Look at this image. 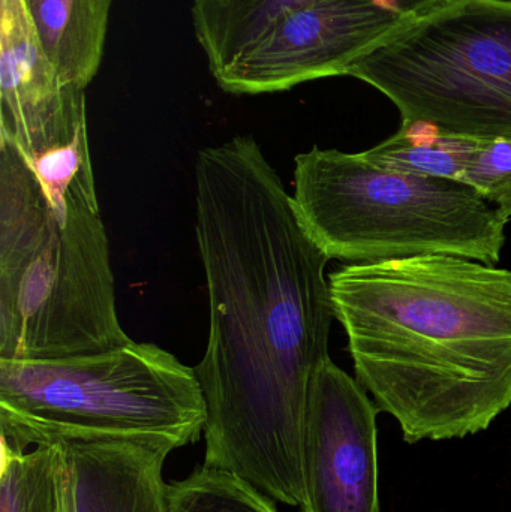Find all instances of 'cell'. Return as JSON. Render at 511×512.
I'll return each instance as SVG.
<instances>
[{
  "label": "cell",
  "mask_w": 511,
  "mask_h": 512,
  "mask_svg": "<svg viewBox=\"0 0 511 512\" xmlns=\"http://www.w3.org/2000/svg\"><path fill=\"white\" fill-rule=\"evenodd\" d=\"M56 445V444H54ZM69 512H167V439L57 442Z\"/></svg>",
  "instance_id": "9"
},
{
  "label": "cell",
  "mask_w": 511,
  "mask_h": 512,
  "mask_svg": "<svg viewBox=\"0 0 511 512\" xmlns=\"http://www.w3.org/2000/svg\"><path fill=\"white\" fill-rule=\"evenodd\" d=\"M293 203L324 254L353 264L456 255L494 265L509 222L467 183L318 147L296 156Z\"/></svg>",
  "instance_id": "5"
},
{
  "label": "cell",
  "mask_w": 511,
  "mask_h": 512,
  "mask_svg": "<svg viewBox=\"0 0 511 512\" xmlns=\"http://www.w3.org/2000/svg\"><path fill=\"white\" fill-rule=\"evenodd\" d=\"M167 512H279L273 499L234 472L200 466L167 484Z\"/></svg>",
  "instance_id": "15"
},
{
  "label": "cell",
  "mask_w": 511,
  "mask_h": 512,
  "mask_svg": "<svg viewBox=\"0 0 511 512\" xmlns=\"http://www.w3.org/2000/svg\"><path fill=\"white\" fill-rule=\"evenodd\" d=\"M414 18L377 0H318L279 17L212 77L225 93L242 96L347 75Z\"/></svg>",
  "instance_id": "7"
},
{
  "label": "cell",
  "mask_w": 511,
  "mask_h": 512,
  "mask_svg": "<svg viewBox=\"0 0 511 512\" xmlns=\"http://www.w3.org/2000/svg\"><path fill=\"white\" fill-rule=\"evenodd\" d=\"M195 209L210 321L194 367L206 403L203 465L300 507L309 396L335 319L330 258L249 135L198 153Z\"/></svg>",
  "instance_id": "1"
},
{
  "label": "cell",
  "mask_w": 511,
  "mask_h": 512,
  "mask_svg": "<svg viewBox=\"0 0 511 512\" xmlns=\"http://www.w3.org/2000/svg\"><path fill=\"white\" fill-rule=\"evenodd\" d=\"M357 381L404 441L489 429L511 406V271L456 255L348 264L329 276Z\"/></svg>",
  "instance_id": "2"
},
{
  "label": "cell",
  "mask_w": 511,
  "mask_h": 512,
  "mask_svg": "<svg viewBox=\"0 0 511 512\" xmlns=\"http://www.w3.org/2000/svg\"><path fill=\"white\" fill-rule=\"evenodd\" d=\"M479 141L447 134L425 122L402 123L393 137L362 152V156L377 167L462 182Z\"/></svg>",
  "instance_id": "13"
},
{
  "label": "cell",
  "mask_w": 511,
  "mask_h": 512,
  "mask_svg": "<svg viewBox=\"0 0 511 512\" xmlns=\"http://www.w3.org/2000/svg\"><path fill=\"white\" fill-rule=\"evenodd\" d=\"M318 0H192L195 39L210 74L243 53L279 17ZM411 17H422L449 0H377Z\"/></svg>",
  "instance_id": "12"
},
{
  "label": "cell",
  "mask_w": 511,
  "mask_h": 512,
  "mask_svg": "<svg viewBox=\"0 0 511 512\" xmlns=\"http://www.w3.org/2000/svg\"><path fill=\"white\" fill-rule=\"evenodd\" d=\"M206 403L195 369L153 343L98 354L0 358V442L14 451L62 441L167 439L195 444Z\"/></svg>",
  "instance_id": "4"
},
{
  "label": "cell",
  "mask_w": 511,
  "mask_h": 512,
  "mask_svg": "<svg viewBox=\"0 0 511 512\" xmlns=\"http://www.w3.org/2000/svg\"><path fill=\"white\" fill-rule=\"evenodd\" d=\"M0 512H69L59 445L14 451L2 445Z\"/></svg>",
  "instance_id": "14"
},
{
  "label": "cell",
  "mask_w": 511,
  "mask_h": 512,
  "mask_svg": "<svg viewBox=\"0 0 511 512\" xmlns=\"http://www.w3.org/2000/svg\"><path fill=\"white\" fill-rule=\"evenodd\" d=\"M114 0H23L63 84L86 92L104 60Z\"/></svg>",
  "instance_id": "11"
},
{
  "label": "cell",
  "mask_w": 511,
  "mask_h": 512,
  "mask_svg": "<svg viewBox=\"0 0 511 512\" xmlns=\"http://www.w3.org/2000/svg\"><path fill=\"white\" fill-rule=\"evenodd\" d=\"M377 414L365 388L330 358L309 396L302 512H381Z\"/></svg>",
  "instance_id": "8"
},
{
  "label": "cell",
  "mask_w": 511,
  "mask_h": 512,
  "mask_svg": "<svg viewBox=\"0 0 511 512\" xmlns=\"http://www.w3.org/2000/svg\"><path fill=\"white\" fill-rule=\"evenodd\" d=\"M398 108L474 140L511 141V0H449L347 72Z\"/></svg>",
  "instance_id": "6"
},
{
  "label": "cell",
  "mask_w": 511,
  "mask_h": 512,
  "mask_svg": "<svg viewBox=\"0 0 511 512\" xmlns=\"http://www.w3.org/2000/svg\"><path fill=\"white\" fill-rule=\"evenodd\" d=\"M462 182L477 189L511 221V141L480 140L468 159Z\"/></svg>",
  "instance_id": "16"
},
{
  "label": "cell",
  "mask_w": 511,
  "mask_h": 512,
  "mask_svg": "<svg viewBox=\"0 0 511 512\" xmlns=\"http://www.w3.org/2000/svg\"><path fill=\"white\" fill-rule=\"evenodd\" d=\"M86 104L63 84L23 0H0V140L24 146Z\"/></svg>",
  "instance_id": "10"
},
{
  "label": "cell",
  "mask_w": 511,
  "mask_h": 512,
  "mask_svg": "<svg viewBox=\"0 0 511 512\" xmlns=\"http://www.w3.org/2000/svg\"><path fill=\"white\" fill-rule=\"evenodd\" d=\"M96 185L48 189L0 141V358L53 360L125 345Z\"/></svg>",
  "instance_id": "3"
}]
</instances>
